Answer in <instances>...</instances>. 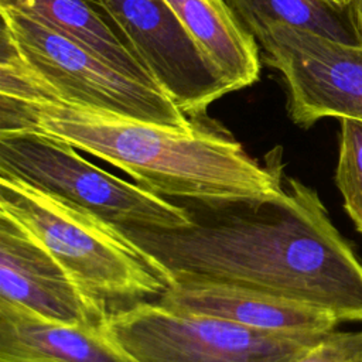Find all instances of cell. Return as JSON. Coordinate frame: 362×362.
<instances>
[{
	"instance_id": "4fadbf2b",
	"label": "cell",
	"mask_w": 362,
	"mask_h": 362,
	"mask_svg": "<svg viewBox=\"0 0 362 362\" xmlns=\"http://www.w3.org/2000/svg\"><path fill=\"white\" fill-rule=\"evenodd\" d=\"M197 47L215 66L230 92L250 86L260 75L256 38L223 0H165Z\"/></svg>"
},
{
	"instance_id": "7a4b0ae2",
	"label": "cell",
	"mask_w": 362,
	"mask_h": 362,
	"mask_svg": "<svg viewBox=\"0 0 362 362\" xmlns=\"http://www.w3.org/2000/svg\"><path fill=\"white\" fill-rule=\"evenodd\" d=\"M0 130H35L65 140L127 173L161 197L197 202L262 201L284 185L281 148L264 164L223 129H175L35 93H0Z\"/></svg>"
},
{
	"instance_id": "6da1fadb",
	"label": "cell",
	"mask_w": 362,
	"mask_h": 362,
	"mask_svg": "<svg viewBox=\"0 0 362 362\" xmlns=\"http://www.w3.org/2000/svg\"><path fill=\"white\" fill-rule=\"evenodd\" d=\"M182 205L180 229L116 226L167 279L239 284L362 321V262L315 189L286 177L262 201Z\"/></svg>"
},
{
	"instance_id": "52a82bcc",
	"label": "cell",
	"mask_w": 362,
	"mask_h": 362,
	"mask_svg": "<svg viewBox=\"0 0 362 362\" xmlns=\"http://www.w3.org/2000/svg\"><path fill=\"white\" fill-rule=\"evenodd\" d=\"M256 41L284 79L294 124L308 129L327 117L362 122V45L290 24H270Z\"/></svg>"
},
{
	"instance_id": "ba28073f",
	"label": "cell",
	"mask_w": 362,
	"mask_h": 362,
	"mask_svg": "<svg viewBox=\"0 0 362 362\" xmlns=\"http://www.w3.org/2000/svg\"><path fill=\"white\" fill-rule=\"evenodd\" d=\"M154 81L189 117L230 89L165 0H102Z\"/></svg>"
},
{
	"instance_id": "9a60e30c",
	"label": "cell",
	"mask_w": 362,
	"mask_h": 362,
	"mask_svg": "<svg viewBox=\"0 0 362 362\" xmlns=\"http://www.w3.org/2000/svg\"><path fill=\"white\" fill-rule=\"evenodd\" d=\"M335 184L344 208L362 235V122L341 119Z\"/></svg>"
},
{
	"instance_id": "8992f818",
	"label": "cell",
	"mask_w": 362,
	"mask_h": 362,
	"mask_svg": "<svg viewBox=\"0 0 362 362\" xmlns=\"http://www.w3.org/2000/svg\"><path fill=\"white\" fill-rule=\"evenodd\" d=\"M107 328L136 362H293L325 334L287 335L139 301Z\"/></svg>"
},
{
	"instance_id": "2e32d148",
	"label": "cell",
	"mask_w": 362,
	"mask_h": 362,
	"mask_svg": "<svg viewBox=\"0 0 362 362\" xmlns=\"http://www.w3.org/2000/svg\"><path fill=\"white\" fill-rule=\"evenodd\" d=\"M293 362H362V329H332Z\"/></svg>"
},
{
	"instance_id": "3957f363",
	"label": "cell",
	"mask_w": 362,
	"mask_h": 362,
	"mask_svg": "<svg viewBox=\"0 0 362 362\" xmlns=\"http://www.w3.org/2000/svg\"><path fill=\"white\" fill-rule=\"evenodd\" d=\"M0 93H35L117 116L191 129L158 86L112 66L86 47L14 10L0 8Z\"/></svg>"
},
{
	"instance_id": "8fae6325",
	"label": "cell",
	"mask_w": 362,
	"mask_h": 362,
	"mask_svg": "<svg viewBox=\"0 0 362 362\" xmlns=\"http://www.w3.org/2000/svg\"><path fill=\"white\" fill-rule=\"evenodd\" d=\"M0 362H136L107 328L68 324L0 298Z\"/></svg>"
},
{
	"instance_id": "5b68a950",
	"label": "cell",
	"mask_w": 362,
	"mask_h": 362,
	"mask_svg": "<svg viewBox=\"0 0 362 362\" xmlns=\"http://www.w3.org/2000/svg\"><path fill=\"white\" fill-rule=\"evenodd\" d=\"M0 174L82 208L115 226L180 229L188 211L85 160L65 140L35 130H0Z\"/></svg>"
},
{
	"instance_id": "ac0fdd59",
	"label": "cell",
	"mask_w": 362,
	"mask_h": 362,
	"mask_svg": "<svg viewBox=\"0 0 362 362\" xmlns=\"http://www.w3.org/2000/svg\"><path fill=\"white\" fill-rule=\"evenodd\" d=\"M327 1H329L331 4H334V6H337V7H341V8H348L352 0H327Z\"/></svg>"
},
{
	"instance_id": "9c48e42d",
	"label": "cell",
	"mask_w": 362,
	"mask_h": 362,
	"mask_svg": "<svg viewBox=\"0 0 362 362\" xmlns=\"http://www.w3.org/2000/svg\"><path fill=\"white\" fill-rule=\"evenodd\" d=\"M0 298L68 324L102 325L109 318L41 240L4 211H0Z\"/></svg>"
},
{
	"instance_id": "30bf717a",
	"label": "cell",
	"mask_w": 362,
	"mask_h": 362,
	"mask_svg": "<svg viewBox=\"0 0 362 362\" xmlns=\"http://www.w3.org/2000/svg\"><path fill=\"white\" fill-rule=\"evenodd\" d=\"M165 308L211 315L247 328L287 334H325L341 322L322 310L263 290L206 280H175L158 296Z\"/></svg>"
},
{
	"instance_id": "277c9868",
	"label": "cell",
	"mask_w": 362,
	"mask_h": 362,
	"mask_svg": "<svg viewBox=\"0 0 362 362\" xmlns=\"http://www.w3.org/2000/svg\"><path fill=\"white\" fill-rule=\"evenodd\" d=\"M0 211L28 229L109 315L160 296L167 279L115 225L0 174Z\"/></svg>"
},
{
	"instance_id": "e0dca14e",
	"label": "cell",
	"mask_w": 362,
	"mask_h": 362,
	"mask_svg": "<svg viewBox=\"0 0 362 362\" xmlns=\"http://www.w3.org/2000/svg\"><path fill=\"white\" fill-rule=\"evenodd\" d=\"M348 13L351 17L356 44L362 45V0H352L348 7Z\"/></svg>"
},
{
	"instance_id": "5bb4252c",
	"label": "cell",
	"mask_w": 362,
	"mask_h": 362,
	"mask_svg": "<svg viewBox=\"0 0 362 362\" xmlns=\"http://www.w3.org/2000/svg\"><path fill=\"white\" fill-rule=\"evenodd\" d=\"M256 38L270 24H290L329 38L356 44L348 8L327 0H223Z\"/></svg>"
},
{
	"instance_id": "7c38bea8",
	"label": "cell",
	"mask_w": 362,
	"mask_h": 362,
	"mask_svg": "<svg viewBox=\"0 0 362 362\" xmlns=\"http://www.w3.org/2000/svg\"><path fill=\"white\" fill-rule=\"evenodd\" d=\"M0 8L23 13L72 38L122 72L158 85L102 0H0Z\"/></svg>"
}]
</instances>
